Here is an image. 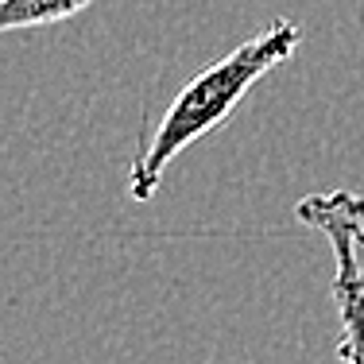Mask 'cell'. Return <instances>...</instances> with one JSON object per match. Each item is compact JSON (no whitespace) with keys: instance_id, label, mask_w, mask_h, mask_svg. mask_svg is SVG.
Wrapping results in <instances>:
<instances>
[{"instance_id":"cell-1","label":"cell","mask_w":364,"mask_h":364,"mask_svg":"<svg viewBox=\"0 0 364 364\" xmlns=\"http://www.w3.org/2000/svg\"><path fill=\"white\" fill-rule=\"evenodd\" d=\"M302 43V28L294 20H272L264 31H256L252 39H245L240 47H232L225 58L202 66L186 85L175 93V101L159 117L151 140L140 155H136L132 171H128V194L136 202L155 198L167 167L186 151L190 144H198L202 136L218 132L225 120L237 112V105L256 90V82H264L272 70H279L283 63H291V55Z\"/></svg>"},{"instance_id":"cell-2","label":"cell","mask_w":364,"mask_h":364,"mask_svg":"<svg viewBox=\"0 0 364 364\" xmlns=\"http://www.w3.org/2000/svg\"><path fill=\"white\" fill-rule=\"evenodd\" d=\"M294 218L322 232L333 252V306L341 322L337 357L341 364H364V198L353 190L306 194Z\"/></svg>"},{"instance_id":"cell-3","label":"cell","mask_w":364,"mask_h":364,"mask_svg":"<svg viewBox=\"0 0 364 364\" xmlns=\"http://www.w3.org/2000/svg\"><path fill=\"white\" fill-rule=\"evenodd\" d=\"M93 0H0V31L50 28L85 12Z\"/></svg>"}]
</instances>
